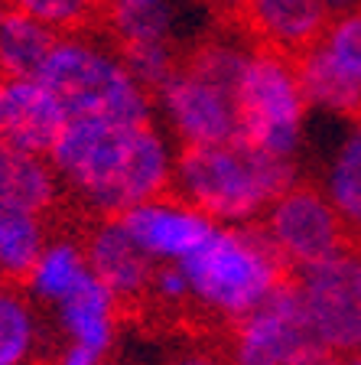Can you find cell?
<instances>
[{"mask_svg":"<svg viewBox=\"0 0 361 365\" xmlns=\"http://www.w3.org/2000/svg\"><path fill=\"white\" fill-rule=\"evenodd\" d=\"M49 163L68 192L98 215H124L147 199L176 192L166 147L150 121L68 118Z\"/></svg>","mask_w":361,"mask_h":365,"instance_id":"6da1fadb","label":"cell"},{"mask_svg":"<svg viewBox=\"0 0 361 365\" xmlns=\"http://www.w3.org/2000/svg\"><path fill=\"white\" fill-rule=\"evenodd\" d=\"M176 186L186 202L211 219L248 222L296 182L290 157L261 150L248 140L221 144H182L176 160Z\"/></svg>","mask_w":361,"mask_h":365,"instance_id":"7a4b0ae2","label":"cell"},{"mask_svg":"<svg viewBox=\"0 0 361 365\" xmlns=\"http://www.w3.org/2000/svg\"><path fill=\"white\" fill-rule=\"evenodd\" d=\"M182 271L196 300L225 333L296 274L261 222L215 228L209 242L182 258Z\"/></svg>","mask_w":361,"mask_h":365,"instance_id":"3957f363","label":"cell"},{"mask_svg":"<svg viewBox=\"0 0 361 365\" xmlns=\"http://www.w3.org/2000/svg\"><path fill=\"white\" fill-rule=\"evenodd\" d=\"M39 82L62 101L68 118L150 121V91L124 62L101 49V39L59 36Z\"/></svg>","mask_w":361,"mask_h":365,"instance_id":"277c9868","label":"cell"},{"mask_svg":"<svg viewBox=\"0 0 361 365\" xmlns=\"http://www.w3.org/2000/svg\"><path fill=\"white\" fill-rule=\"evenodd\" d=\"M306 95L300 85L296 62L286 56L254 49L234 88L238 108V137L261 150L290 157L300 144Z\"/></svg>","mask_w":361,"mask_h":365,"instance_id":"5b68a950","label":"cell"},{"mask_svg":"<svg viewBox=\"0 0 361 365\" xmlns=\"http://www.w3.org/2000/svg\"><path fill=\"white\" fill-rule=\"evenodd\" d=\"M313 342L335 356L361 352V248L296 274Z\"/></svg>","mask_w":361,"mask_h":365,"instance_id":"8992f818","label":"cell"},{"mask_svg":"<svg viewBox=\"0 0 361 365\" xmlns=\"http://www.w3.org/2000/svg\"><path fill=\"white\" fill-rule=\"evenodd\" d=\"M261 225L296 274L352 248V235L339 209L316 182H293L286 192H280L267 205Z\"/></svg>","mask_w":361,"mask_h":365,"instance_id":"52a82bcc","label":"cell"},{"mask_svg":"<svg viewBox=\"0 0 361 365\" xmlns=\"http://www.w3.org/2000/svg\"><path fill=\"white\" fill-rule=\"evenodd\" d=\"M225 33L244 39L254 49L303 59L316 49L332 26L323 0H215Z\"/></svg>","mask_w":361,"mask_h":365,"instance_id":"ba28073f","label":"cell"},{"mask_svg":"<svg viewBox=\"0 0 361 365\" xmlns=\"http://www.w3.org/2000/svg\"><path fill=\"white\" fill-rule=\"evenodd\" d=\"M225 339V356L231 365H290L300 352L316 346L303 313L296 274L251 313L234 319Z\"/></svg>","mask_w":361,"mask_h":365,"instance_id":"9c48e42d","label":"cell"},{"mask_svg":"<svg viewBox=\"0 0 361 365\" xmlns=\"http://www.w3.org/2000/svg\"><path fill=\"white\" fill-rule=\"evenodd\" d=\"M75 242L85 248V258L95 277H101V284L111 290L114 304H117V319H137L153 287L159 258H153L150 251H143L130 238L117 215H95L82 225Z\"/></svg>","mask_w":361,"mask_h":365,"instance_id":"30bf717a","label":"cell"},{"mask_svg":"<svg viewBox=\"0 0 361 365\" xmlns=\"http://www.w3.org/2000/svg\"><path fill=\"white\" fill-rule=\"evenodd\" d=\"M117 219L130 232V238L159 261H182L215 232V219L186 202L179 192L147 199Z\"/></svg>","mask_w":361,"mask_h":365,"instance_id":"8fae6325","label":"cell"},{"mask_svg":"<svg viewBox=\"0 0 361 365\" xmlns=\"http://www.w3.org/2000/svg\"><path fill=\"white\" fill-rule=\"evenodd\" d=\"M68 111L39 78H0V137L49 157Z\"/></svg>","mask_w":361,"mask_h":365,"instance_id":"7c38bea8","label":"cell"},{"mask_svg":"<svg viewBox=\"0 0 361 365\" xmlns=\"http://www.w3.org/2000/svg\"><path fill=\"white\" fill-rule=\"evenodd\" d=\"M46 160L49 157L23 150L0 137V202L23 205L49 219L62 205L68 190L59 182L62 176L56 173V167Z\"/></svg>","mask_w":361,"mask_h":365,"instance_id":"4fadbf2b","label":"cell"},{"mask_svg":"<svg viewBox=\"0 0 361 365\" xmlns=\"http://www.w3.org/2000/svg\"><path fill=\"white\" fill-rule=\"evenodd\" d=\"M59 327L66 339L82 342L108 356L114 342V323H117V304H114L111 290L95 277V271L85 274V281L75 290H68L59 304Z\"/></svg>","mask_w":361,"mask_h":365,"instance_id":"5bb4252c","label":"cell"},{"mask_svg":"<svg viewBox=\"0 0 361 365\" xmlns=\"http://www.w3.org/2000/svg\"><path fill=\"white\" fill-rule=\"evenodd\" d=\"M49 219L23 205L0 202V281L10 287H26L46 251Z\"/></svg>","mask_w":361,"mask_h":365,"instance_id":"9a60e30c","label":"cell"},{"mask_svg":"<svg viewBox=\"0 0 361 365\" xmlns=\"http://www.w3.org/2000/svg\"><path fill=\"white\" fill-rule=\"evenodd\" d=\"M59 33L7 7L0 10V78H39Z\"/></svg>","mask_w":361,"mask_h":365,"instance_id":"2e32d148","label":"cell"},{"mask_svg":"<svg viewBox=\"0 0 361 365\" xmlns=\"http://www.w3.org/2000/svg\"><path fill=\"white\" fill-rule=\"evenodd\" d=\"M105 36L114 53L140 43H169V0H105Z\"/></svg>","mask_w":361,"mask_h":365,"instance_id":"e0dca14e","label":"cell"},{"mask_svg":"<svg viewBox=\"0 0 361 365\" xmlns=\"http://www.w3.org/2000/svg\"><path fill=\"white\" fill-rule=\"evenodd\" d=\"M325 196L339 209L352 235V248H361V121H352V130L332 160Z\"/></svg>","mask_w":361,"mask_h":365,"instance_id":"ac0fdd59","label":"cell"},{"mask_svg":"<svg viewBox=\"0 0 361 365\" xmlns=\"http://www.w3.org/2000/svg\"><path fill=\"white\" fill-rule=\"evenodd\" d=\"M10 7L46 23L59 36H105V0H10Z\"/></svg>","mask_w":361,"mask_h":365,"instance_id":"d6986e66","label":"cell"},{"mask_svg":"<svg viewBox=\"0 0 361 365\" xmlns=\"http://www.w3.org/2000/svg\"><path fill=\"white\" fill-rule=\"evenodd\" d=\"M88 258H85V248L75 238H59L56 245H46L43 258H39L36 271H33L30 284L26 287L39 297V300H53L59 304L68 290H75L88 274Z\"/></svg>","mask_w":361,"mask_h":365,"instance_id":"ffe728a7","label":"cell"},{"mask_svg":"<svg viewBox=\"0 0 361 365\" xmlns=\"http://www.w3.org/2000/svg\"><path fill=\"white\" fill-rule=\"evenodd\" d=\"M39 342L36 313L20 287L0 284V365H26Z\"/></svg>","mask_w":361,"mask_h":365,"instance_id":"44dd1931","label":"cell"},{"mask_svg":"<svg viewBox=\"0 0 361 365\" xmlns=\"http://www.w3.org/2000/svg\"><path fill=\"white\" fill-rule=\"evenodd\" d=\"M325 62H329L348 85L361 91V7L339 16L329 26L325 39L319 43Z\"/></svg>","mask_w":361,"mask_h":365,"instance_id":"7402d4cb","label":"cell"},{"mask_svg":"<svg viewBox=\"0 0 361 365\" xmlns=\"http://www.w3.org/2000/svg\"><path fill=\"white\" fill-rule=\"evenodd\" d=\"M53 365H105V356L91 346H82V342H72L66 339L59 352H56V362Z\"/></svg>","mask_w":361,"mask_h":365,"instance_id":"603a6c76","label":"cell"},{"mask_svg":"<svg viewBox=\"0 0 361 365\" xmlns=\"http://www.w3.org/2000/svg\"><path fill=\"white\" fill-rule=\"evenodd\" d=\"M169 365H231V362H228L225 352L205 349V346H192V349H182Z\"/></svg>","mask_w":361,"mask_h":365,"instance_id":"cb8c5ba5","label":"cell"},{"mask_svg":"<svg viewBox=\"0 0 361 365\" xmlns=\"http://www.w3.org/2000/svg\"><path fill=\"white\" fill-rule=\"evenodd\" d=\"M339 362H342V356H335V352L323 349V346H309V349L300 352L290 365H339Z\"/></svg>","mask_w":361,"mask_h":365,"instance_id":"d4e9b609","label":"cell"},{"mask_svg":"<svg viewBox=\"0 0 361 365\" xmlns=\"http://www.w3.org/2000/svg\"><path fill=\"white\" fill-rule=\"evenodd\" d=\"M10 7V0H0V10H7Z\"/></svg>","mask_w":361,"mask_h":365,"instance_id":"484cf974","label":"cell"}]
</instances>
